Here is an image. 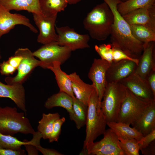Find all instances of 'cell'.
<instances>
[{"label":"cell","mask_w":155,"mask_h":155,"mask_svg":"<svg viewBox=\"0 0 155 155\" xmlns=\"http://www.w3.org/2000/svg\"><path fill=\"white\" fill-rule=\"evenodd\" d=\"M28 144L34 145L32 139L29 141L26 140L22 141L13 136L3 134L0 133V147L1 148L13 150H22L21 146Z\"/></svg>","instance_id":"obj_30"},{"label":"cell","mask_w":155,"mask_h":155,"mask_svg":"<svg viewBox=\"0 0 155 155\" xmlns=\"http://www.w3.org/2000/svg\"><path fill=\"white\" fill-rule=\"evenodd\" d=\"M17 69L11 66L7 61H3L0 64V72L2 75L12 74Z\"/></svg>","instance_id":"obj_36"},{"label":"cell","mask_w":155,"mask_h":155,"mask_svg":"<svg viewBox=\"0 0 155 155\" xmlns=\"http://www.w3.org/2000/svg\"><path fill=\"white\" fill-rule=\"evenodd\" d=\"M113 22V13L104 2L96 5L88 13L83 24L92 38L103 41L110 35Z\"/></svg>","instance_id":"obj_2"},{"label":"cell","mask_w":155,"mask_h":155,"mask_svg":"<svg viewBox=\"0 0 155 155\" xmlns=\"http://www.w3.org/2000/svg\"><path fill=\"white\" fill-rule=\"evenodd\" d=\"M73 109L74 116L72 120L75 123L77 128L80 129L86 124L88 106L75 98L73 99Z\"/></svg>","instance_id":"obj_29"},{"label":"cell","mask_w":155,"mask_h":155,"mask_svg":"<svg viewBox=\"0 0 155 155\" xmlns=\"http://www.w3.org/2000/svg\"><path fill=\"white\" fill-rule=\"evenodd\" d=\"M68 75L71 81L72 90L75 98L88 106L90 98L95 89L94 85L84 82L75 72Z\"/></svg>","instance_id":"obj_19"},{"label":"cell","mask_w":155,"mask_h":155,"mask_svg":"<svg viewBox=\"0 0 155 155\" xmlns=\"http://www.w3.org/2000/svg\"><path fill=\"white\" fill-rule=\"evenodd\" d=\"M1 55L0 54V59H1Z\"/></svg>","instance_id":"obj_45"},{"label":"cell","mask_w":155,"mask_h":155,"mask_svg":"<svg viewBox=\"0 0 155 155\" xmlns=\"http://www.w3.org/2000/svg\"><path fill=\"white\" fill-rule=\"evenodd\" d=\"M0 53H1V51H0Z\"/></svg>","instance_id":"obj_46"},{"label":"cell","mask_w":155,"mask_h":155,"mask_svg":"<svg viewBox=\"0 0 155 155\" xmlns=\"http://www.w3.org/2000/svg\"><path fill=\"white\" fill-rule=\"evenodd\" d=\"M103 0L114 16L110 35L112 46L121 50L132 58L139 59L143 51L144 44L133 36L130 25L118 11L117 5L122 1L121 0Z\"/></svg>","instance_id":"obj_1"},{"label":"cell","mask_w":155,"mask_h":155,"mask_svg":"<svg viewBox=\"0 0 155 155\" xmlns=\"http://www.w3.org/2000/svg\"><path fill=\"white\" fill-rule=\"evenodd\" d=\"M155 139V129L138 141L140 150L151 143Z\"/></svg>","instance_id":"obj_35"},{"label":"cell","mask_w":155,"mask_h":155,"mask_svg":"<svg viewBox=\"0 0 155 155\" xmlns=\"http://www.w3.org/2000/svg\"><path fill=\"white\" fill-rule=\"evenodd\" d=\"M113 62H116L123 60H128L135 62L137 65L139 59L132 58L128 56L121 50L113 46Z\"/></svg>","instance_id":"obj_34"},{"label":"cell","mask_w":155,"mask_h":155,"mask_svg":"<svg viewBox=\"0 0 155 155\" xmlns=\"http://www.w3.org/2000/svg\"><path fill=\"white\" fill-rule=\"evenodd\" d=\"M146 80L155 97V70L152 71L147 76Z\"/></svg>","instance_id":"obj_41"},{"label":"cell","mask_w":155,"mask_h":155,"mask_svg":"<svg viewBox=\"0 0 155 155\" xmlns=\"http://www.w3.org/2000/svg\"><path fill=\"white\" fill-rule=\"evenodd\" d=\"M25 114L18 112L15 107H0V133L12 136L18 133L34 134L36 132Z\"/></svg>","instance_id":"obj_4"},{"label":"cell","mask_w":155,"mask_h":155,"mask_svg":"<svg viewBox=\"0 0 155 155\" xmlns=\"http://www.w3.org/2000/svg\"><path fill=\"white\" fill-rule=\"evenodd\" d=\"M22 58V57L20 55L14 54V56L10 57L7 61L17 69Z\"/></svg>","instance_id":"obj_40"},{"label":"cell","mask_w":155,"mask_h":155,"mask_svg":"<svg viewBox=\"0 0 155 155\" xmlns=\"http://www.w3.org/2000/svg\"><path fill=\"white\" fill-rule=\"evenodd\" d=\"M73 99L71 97L66 93L59 91L48 98L45 103L44 106L48 109L55 107L64 108L68 112L70 118L72 120L74 116Z\"/></svg>","instance_id":"obj_22"},{"label":"cell","mask_w":155,"mask_h":155,"mask_svg":"<svg viewBox=\"0 0 155 155\" xmlns=\"http://www.w3.org/2000/svg\"><path fill=\"white\" fill-rule=\"evenodd\" d=\"M122 16L129 25H143L155 31V5L139 9Z\"/></svg>","instance_id":"obj_15"},{"label":"cell","mask_w":155,"mask_h":155,"mask_svg":"<svg viewBox=\"0 0 155 155\" xmlns=\"http://www.w3.org/2000/svg\"><path fill=\"white\" fill-rule=\"evenodd\" d=\"M143 47L134 72L146 79L150 72L155 70V42L144 43Z\"/></svg>","instance_id":"obj_17"},{"label":"cell","mask_w":155,"mask_h":155,"mask_svg":"<svg viewBox=\"0 0 155 155\" xmlns=\"http://www.w3.org/2000/svg\"><path fill=\"white\" fill-rule=\"evenodd\" d=\"M95 89L89 100L86 125V136L83 148L105 132L107 122Z\"/></svg>","instance_id":"obj_3"},{"label":"cell","mask_w":155,"mask_h":155,"mask_svg":"<svg viewBox=\"0 0 155 155\" xmlns=\"http://www.w3.org/2000/svg\"><path fill=\"white\" fill-rule=\"evenodd\" d=\"M68 4L70 5H73L76 4L80 2L81 0H65Z\"/></svg>","instance_id":"obj_43"},{"label":"cell","mask_w":155,"mask_h":155,"mask_svg":"<svg viewBox=\"0 0 155 155\" xmlns=\"http://www.w3.org/2000/svg\"><path fill=\"white\" fill-rule=\"evenodd\" d=\"M72 51L68 47L60 46L55 42L43 45L33 53L41 61L40 66L46 69L55 61L63 64L70 57Z\"/></svg>","instance_id":"obj_7"},{"label":"cell","mask_w":155,"mask_h":155,"mask_svg":"<svg viewBox=\"0 0 155 155\" xmlns=\"http://www.w3.org/2000/svg\"><path fill=\"white\" fill-rule=\"evenodd\" d=\"M111 63L101 59H94L88 73L101 102L108 82L106 73Z\"/></svg>","instance_id":"obj_12"},{"label":"cell","mask_w":155,"mask_h":155,"mask_svg":"<svg viewBox=\"0 0 155 155\" xmlns=\"http://www.w3.org/2000/svg\"><path fill=\"white\" fill-rule=\"evenodd\" d=\"M127 89L126 96L121 107L116 122L130 125L134 123L140 117L152 101H144Z\"/></svg>","instance_id":"obj_6"},{"label":"cell","mask_w":155,"mask_h":155,"mask_svg":"<svg viewBox=\"0 0 155 155\" xmlns=\"http://www.w3.org/2000/svg\"><path fill=\"white\" fill-rule=\"evenodd\" d=\"M119 146L125 155H139L140 148L138 141L134 138L118 137Z\"/></svg>","instance_id":"obj_31"},{"label":"cell","mask_w":155,"mask_h":155,"mask_svg":"<svg viewBox=\"0 0 155 155\" xmlns=\"http://www.w3.org/2000/svg\"><path fill=\"white\" fill-rule=\"evenodd\" d=\"M18 25L25 26L33 32H38L27 17L20 14L11 13L0 4V39L3 35L9 33Z\"/></svg>","instance_id":"obj_14"},{"label":"cell","mask_w":155,"mask_h":155,"mask_svg":"<svg viewBox=\"0 0 155 155\" xmlns=\"http://www.w3.org/2000/svg\"><path fill=\"white\" fill-rule=\"evenodd\" d=\"M14 54L20 55L22 58L17 68L18 73L16 75L5 78V82L9 85L22 84L33 69L40 66L41 64V61L36 59L33 52L27 48H19Z\"/></svg>","instance_id":"obj_9"},{"label":"cell","mask_w":155,"mask_h":155,"mask_svg":"<svg viewBox=\"0 0 155 155\" xmlns=\"http://www.w3.org/2000/svg\"><path fill=\"white\" fill-rule=\"evenodd\" d=\"M32 14L33 20L39 31L37 42L43 45L57 42L58 36L55 24L57 16L48 17L42 13Z\"/></svg>","instance_id":"obj_11"},{"label":"cell","mask_w":155,"mask_h":155,"mask_svg":"<svg viewBox=\"0 0 155 155\" xmlns=\"http://www.w3.org/2000/svg\"><path fill=\"white\" fill-rule=\"evenodd\" d=\"M39 2L42 13L48 17L57 16L68 4L65 0H39Z\"/></svg>","instance_id":"obj_25"},{"label":"cell","mask_w":155,"mask_h":155,"mask_svg":"<svg viewBox=\"0 0 155 155\" xmlns=\"http://www.w3.org/2000/svg\"><path fill=\"white\" fill-rule=\"evenodd\" d=\"M94 49L101 57V59L111 63L113 62V49L111 44H103L95 45Z\"/></svg>","instance_id":"obj_32"},{"label":"cell","mask_w":155,"mask_h":155,"mask_svg":"<svg viewBox=\"0 0 155 155\" xmlns=\"http://www.w3.org/2000/svg\"><path fill=\"white\" fill-rule=\"evenodd\" d=\"M28 155H38V150L33 145L26 144L24 145Z\"/></svg>","instance_id":"obj_42"},{"label":"cell","mask_w":155,"mask_h":155,"mask_svg":"<svg viewBox=\"0 0 155 155\" xmlns=\"http://www.w3.org/2000/svg\"><path fill=\"white\" fill-rule=\"evenodd\" d=\"M107 125L118 136L123 138H134L139 140L143 135L130 125L120 122H109Z\"/></svg>","instance_id":"obj_24"},{"label":"cell","mask_w":155,"mask_h":155,"mask_svg":"<svg viewBox=\"0 0 155 155\" xmlns=\"http://www.w3.org/2000/svg\"><path fill=\"white\" fill-rule=\"evenodd\" d=\"M79 154L82 155H88V152L86 148H83L80 153Z\"/></svg>","instance_id":"obj_44"},{"label":"cell","mask_w":155,"mask_h":155,"mask_svg":"<svg viewBox=\"0 0 155 155\" xmlns=\"http://www.w3.org/2000/svg\"><path fill=\"white\" fill-rule=\"evenodd\" d=\"M133 36L143 44L155 41V31L146 26L137 24L130 25Z\"/></svg>","instance_id":"obj_28"},{"label":"cell","mask_w":155,"mask_h":155,"mask_svg":"<svg viewBox=\"0 0 155 155\" xmlns=\"http://www.w3.org/2000/svg\"><path fill=\"white\" fill-rule=\"evenodd\" d=\"M132 127L145 136L155 129V100L152 102Z\"/></svg>","instance_id":"obj_20"},{"label":"cell","mask_w":155,"mask_h":155,"mask_svg":"<svg viewBox=\"0 0 155 155\" xmlns=\"http://www.w3.org/2000/svg\"><path fill=\"white\" fill-rule=\"evenodd\" d=\"M60 117L58 113L47 114L43 113L42 118L38 122L37 128L38 131L42 135V138L44 140L49 139L55 121Z\"/></svg>","instance_id":"obj_26"},{"label":"cell","mask_w":155,"mask_h":155,"mask_svg":"<svg viewBox=\"0 0 155 155\" xmlns=\"http://www.w3.org/2000/svg\"><path fill=\"white\" fill-rule=\"evenodd\" d=\"M119 82L139 98L148 102L155 100V97L146 79L134 72Z\"/></svg>","instance_id":"obj_13"},{"label":"cell","mask_w":155,"mask_h":155,"mask_svg":"<svg viewBox=\"0 0 155 155\" xmlns=\"http://www.w3.org/2000/svg\"><path fill=\"white\" fill-rule=\"evenodd\" d=\"M137 66L134 61L126 59L112 63L106 73L108 83L119 82L134 72Z\"/></svg>","instance_id":"obj_16"},{"label":"cell","mask_w":155,"mask_h":155,"mask_svg":"<svg viewBox=\"0 0 155 155\" xmlns=\"http://www.w3.org/2000/svg\"><path fill=\"white\" fill-rule=\"evenodd\" d=\"M127 0H126V1H127Z\"/></svg>","instance_id":"obj_47"},{"label":"cell","mask_w":155,"mask_h":155,"mask_svg":"<svg viewBox=\"0 0 155 155\" xmlns=\"http://www.w3.org/2000/svg\"><path fill=\"white\" fill-rule=\"evenodd\" d=\"M155 2V0H127L119 4L117 8L123 16L139 9L154 5Z\"/></svg>","instance_id":"obj_27"},{"label":"cell","mask_w":155,"mask_h":155,"mask_svg":"<svg viewBox=\"0 0 155 155\" xmlns=\"http://www.w3.org/2000/svg\"><path fill=\"white\" fill-rule=\"evenodd\" d=\"M0 4L6 9L25 10L33 13H42L39 0H0Z\"/></svg>","instance_id":"obj_21"},{"label":"cell","mask_w":155,"mask_h":155,"mask_svg":"<svg viewBox=\"0 0 155 155\" xmlns=\"http://www.w3.org/2000/svg\"><path fill=\"white\" fill-rule=\"evenodd\" d=\"M127 90V89L120 82L108 83L100 103L107 123L117 121Z\"/></svg>","instance_id":"obj_5"},{"label":"cell","mask_w":155,"mask_h":155,"mask_svg":"<svg viewBox=\"0 0 155 155\" xmlns=\"http://www.w3.org/2000/svg\"><path fill=\"white\" fill-rule=\"evenodd\" d=\"M61 65L60 62L55 61L47 69L51 70L55 74L59 91L65 92L75 99L76 98L73 91L71 81L68 75L61 69Z\"/></svg>","instance_id":"obj_23"},{"label":"cell","mask_w":155,"mask_h":155,"mask_svg":"<svg viewBox=\"0 0 155 155\" xmlns=\"http://www.w3.org/2000/svg\"><path fill=\"white\" fill-rule=\"evenodd\" d=\"M25 154L24 151L23 150H15L0 147V155H21Z\"/></svg>","instance_id":"obj_39"},{"label":"cell","mask_w":155,"mask_h":155,"mask_svg":"<svg viewBox=\"0 0 155 155\" xmlns=\"http://www.w3.org/2000/svg\"><path fill=\"white\" fill-rule=\"evenodd\" d=\"M100 140L86 146L88 155H125L119 146L118 136L111 129L106 130Z\"/></svg>","instance_id":"obj_8"},{"label":"cell","mask_w":155,"mask_h":155,"mask_svg":"<svg viewBox=\"0 0 155 155\" xmlns=\"http://www.w3.org/2000/svg\"><path fill=\"white\" fill-rule=\"evenodd\" d=\"M65 121V119L64 117L60 118L55 121L52 131L48 139L49 143L58 142L61 134L62 125Z\"/></svg>","instance_id":"obj_33"},{"label":"cell","mask_w":155,"mask_h":155,"mask_svg":"<svg viewBox=\"0 0 155 155\" xmlns=\"http://www.w3.org/2000/svg\"><path fill=\"white\" fill-rule=\"evenodd\" d=\"M55 29L58 36L57 42L59 45L68 47L72 51L90 47L88 34H78L68 26H55Z\"/></svg>","instance_id":"obj_10"},{"label":"cell","mask_w":155,"mask_h":155,"mask_svg":"<svg viewBox=\"0 0 155 155\" xmlns=\"http://www.w3.org/2000/svg\"><path fill=\"white\" fill-rule=\"evenodd\" d=\"M144 155H155V140L152 141L146 147L140 150Z\"/></svg>","instance_id":"obj_38"},{"label":"cell","mask_w":155,"mask_h":155,"mask_svg":"<svg viewBox=\"0 0 155 155\" xmlns=\"http://www.w3.org/2000/svg\"><path fill=\"white\" fill-rule=\"evenodd\" d=\"M0 98L11 99L26 115L25 90L22 84L7 85L0 81Z\"/></svg>","instance_id":"obj_18"},{"label":"cell","mask_w":155,"mask_h":155,"mask_svg":"<svg viewBox=\"0 0 155 155\" xmlns=\"http://www.w3.org/2000/svg\"><path fill=\"white\" fill-rule=\"evenodd\" d=\"M38 150L44 155H62L63 154L57 150L45 148L40 145L35 146Z\"/></svg>","instance_id":"obj_37"}]
</instances>
